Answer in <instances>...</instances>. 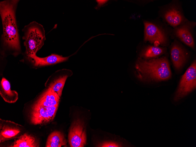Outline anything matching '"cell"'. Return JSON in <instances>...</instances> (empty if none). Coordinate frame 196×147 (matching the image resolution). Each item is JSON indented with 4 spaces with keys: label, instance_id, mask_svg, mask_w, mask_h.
Returning a JSON list of instances; mask_svg holds the SVG:
<instances>
[{
    "label": "cell",
    "instance_id": "6da1fadb",
    "mask_svg": "<svg viewBox=\"0 0 196 147\" xmlns=\"http://www.w3.org/2000/svg\"><path fill=\"white\" fill-rule=\"evenodd\" d=\"M19 0H6L0 2V14L3 34L2 43L4 47L15 52L21 50L16 12Z\"/></svg>",
    "mask_w": 196,
    "mask_h": 147
},
{
    "label": "cell",
    "instance_id": "7a4b0ae2",
    "mask_svg": "<svg viewBox=\"0 0 196 147\" xmlns=\"http://www.w3.org/2000/svg\"><path fill=\"white\" fill-rule=\"evenodd\" d=\"M135 74L142 81H160L169 79L171 72L165 57L146 60L138 58L135 66Z\"/></svg>",
    "mask_w": 196,
    "mask_h": 147
},
{
    "label": "cell",
    "instance_id": "3957f363",
    "mask_svg": "<svg viewBox=\"0 0 196 147\" xmlns=\"http://www.w3.org/2000/svg\"><path fill=\"white\" fill-rule=\"evenodd\" d=\"M22 39L25 48V53L28 58L36 54L44 44L46 39L43 26L36 21L25 26L22 30Z\"/></svg>",
    "mask_w": 196,
    "mask_h": 147
},
{
    "label": "cell",
    "instance_id": "277c9868",
    "mask_svg": "<svg viewBox=\"0 0 196 147\" xmlns=\"http://www.w3.org/2000/svg\"><path fill=\"white\" fill-rule=\"evenodd\" d=\"M196 87V62L195 60L182 76L175 93L174 100L179 101Z\"/></svg>",
    "mask_w": 196,
    "mask_h": 147
},
{
    "label": "cell",
    "instance_id": "5b68a950",
    "mask_svg": "<svg viewBox=\"0 0 196 147\" xmlns=\"http://www.w3.org/2000/svg\"><path fill=\"white\" fill-rule=\"evenodd\" d=\"M58 104L48 107L33 105L31 111V123L36 125L46 124L51 121L55 116Z\"/></svg>",
    "mask_w": 196,
    "mask_h": 147
},
{
    "label": "cell",
    "instance_id": "8992f818",
    "mask_svg": "<svg viewBox=\"0 0 196 147\" xmlns=\"http://www.w3.org/2000/svg\"><path fill=\"white\" fill-rule=\"evenodd\" d=\"M68 142L71 147H83L86 144L87 135L84 123L80 119L75 120L69 130Z\"/></svg>",
    "mask_w": 196,
    "mask_h": 147
},
{
    "label": "cell",
    "instance_id": "52a82bcc",
    "mask_svg": "<svg viewBox=\"0 0 196 147\" xmlns=\"http://www.w3.org/2000/svg\"><path fill=\"white\" fill-rule=\"evenodd\" d=\"M145 41H149L154 44L164 45L166 43V38L163 33L157 26L148 22H144Z\"/></svg>",
    "mask_w": 196,
    "mask_h": 147
},
{
    "label": "cell",
    "instance_id": "ba28073f",
    "mask_svg": "<svg viewBox=\"0 0 196 147\" xmlns=\"http://www.w3.org/2000/svg\"><path fill=\"white\" fill-rule=\"evenodd\" d=\"M69 58L64 57L62 55L56 54L51 55L44 58L38 57L36 55L30 57L33 65L35 67H41L55 64L67 61Z\"/></svg>",
    "mask_w": 196,
    "mask_h": 147
},
{
    "label": "cell",
    "instance_id": "9c48e42d",
    "mask_svg": "<svg viewBox=\"0 0 196 147\" xmlns=\"http://www.w3.org/2000/svg\"><path fill=\"white\" fill-rule=\"evenodd\" d=\"M60 97L49 87L34 105L44 107L54 106L59 104Z\"/></svg>",
    "mask_w": 196,
    "mask_h": 147
},
{
    "label": "cell",
    "instance_id": "30bf717a",
    "mask_svg": "<svg viewBox=\"0 0 196 147\" xmlns=\"http://www.w3.org/2000/svg\"><path fill=\"white\" fill-rule=\"evenodd\" d=\"M0 94L4 100L9 103H14L18 99L17 92L11 90L9 82L4 77L2 78L1 81Z\"/></svg>",
    "mask_w": 196,
    "mask_h": 147
},
{
    "label": "cell",
    "instance_id": "8fae6325",
    "mask_svg": "<svg viewBox=\"0 0 196 147\" xmlns=\"http://www.w3.org/2000/svg\"><path fill=\"white\" fill-rule=\"evenodd\" d=\"M171 56L175 68L180 69L186 60V55L184 50L178 45L175 44L171 48Z\"/></svg>",
    "mask_w": 196,
    "mask_h": 147
},
{
    "label": "cell",
    "instance_id": "7c38bea8",
    "mask_svg": "<svg viewBox=\"0 0 196 147\" xmlns=\"http://www.w3.org/2000/svg\"><path fill=\"white\" fill-rule=\"evenodd\" d=\"M39 143L35 137L27 133H24L16 140L10 147H39Z\"/></svg>",
    "mask_w": 196,
    "mask_h": 147
},
{
    "label": "cell",
    "instance_id": "4fadbf2b",
    "mask_svg": "<svg viewBox=\"0 0 196 147\" xmlns=\"http://www.w3.org/2000/svg\"><path fill=\"white\" fill-rule=\"evenodd\" d=\"M66 141L63 134L55 131L49 136L46 141V147H61L66 145Z\"/></svg>",
    "mask_w": 196,
    "mask_h": 147
},
{
    "label": "cell",
    "instance_id": "5bb4252c",
    "mask_svg": "<svg viewBox=\"0 0 196 147\" xmlns=\"http://www.w3.org/2000/svg\"><path fill=\"white\" fill-rule=\"evenodd\" d=\"M176 35L184 43L193 48L194 42L192 35L188 28L183 26L177 28L175 31Z\"/></svg>",
    "mask_w": 196,
    "mask_h": 147
},
{
    "label": "cell",
    "instance_id": "9a60e30c",
    "mask_svg": "<svg viewBox=\"0 0 196 147\" xmlns=\"http://www.w3.org/2000/svg\"><path fill=\"white\" fill-rule=\"evenodd\" d=\"M165 17L167 22L173 26L178 25L183 20V17L180 11L174 8L167 11Z\"/></svg>",
    "mask_w": 196,
    "mask_h": 147
},
{
    "label": "cell",
    "instance_id": "2e32d148",
    "mask_svg": "<svg viewBox=\"0 0 196 147\" xmlns=\"http://www.w3.org/2000/svg\"><path fill=\"white\" fill-rule=\"evenodd\" d=\"M20 131V130L16 127L4 125L1 128L0 143L15 137Z\"/></svg>",
    "mask_w": 196,
    "mask_h": 147
},
{
    "label": "cell",
    "instance_id": "e0dca14e",
    "mask_svg": "<svg viewBox=\"0 0 196 147\" xmlns=\"http://www.w3.org/2000/svg\"><path fill=\"white\" fill-rule=\"evenodd\" d=\"M67 77V75L60 77L52 82L49 87L53 92L56 93L60 97L61 96L62 90Z\"/></svg>",
    "mask_w": 196,
    "mask_h": 147
},
{
    "label": "cell",
    "instance_id": "ac0fdd59",
    "mask_svg": "<svg viewBox=\"0 0 196 147\" xmlns=\"http://www.w3.org/2000/svg\"><path fill=\"white\" fill-rule=\"evenodd\" d=\"M163 50L161 48L157 46H148L141 52L140 55V57L148 58L155 57L162 54Z\"/></svg>",
    "mask_w": 196,
    "mask_h": 147
}]
</instances>
